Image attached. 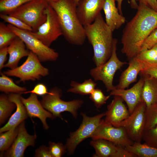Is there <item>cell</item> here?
Returning a JSON list of instances; mask_svg holds the SVG:
<instances>
[{"label":"cell","mask_w":157,"mask_h":157,"mask_svg":"<svg viewBox=\"0 0 157 157\" xmlns=\"http://www.w3.org/2000/svg\"><path fill=\"white\" fill-rule=\"evenodd\" d=\"M117 40L114 39L111 55L109 60L103 64L91 69L90 74L95 81H102L104 84L107 92L111 91L116 88L113 84L115 74L124 65L127 64L118 58L117 53Z\"/></svg>","instance_id":"cell-7"},{"label":"cell","mask_w":157,"mask_h":157,"mask_svg":"<svg viewBox=\"0 0 157 157\" xmlns=\"http://www.w3.org/2000/svg\"><path fill=\"white\" fill-rule=\"evenodd\" d=\"M0 17L4 22L9 23V24L19 29L30 31H33L32 29L30 26L16 17L0 13Z\"/></svg>","instance_id":"cell-33"},{"label":"cell","mask_w":157,"mask_h":157,"mask_svg":"<svg viewBox=\"0 0 157 157\" xmlns=\"http://www.w3.org/2000/svg\"><path fill=\"white\" fill-rule=\"evenodd\" d=\"M8 54V47L0 49V70L4 67L5 63L7 60V56Z\"/></svg>","instance_id":"cell-42"},{"label":"cell","mask_w":157,"mask_h":157,"mask_svg":"<svg viewBox=\"0 0 157 157\" xmlns=\"http://www.w3.org/2000/svg\"><path fill=\"white\" fill-rule=\"evenodd\" d=\"M143 63L144 68L140 72V74L157 78V63Z\"/></svg>","instance_id":"cell-37"},{"label":"cell","mask_w":157,"mask_h":157,"mask_svg":"<svg viewBox=\"0 0 157 157\" xmlns=\"http://www.w3.org/2000/svg\"><path fill=\"white\" fill-rule=\"evenodd\" d=\"M37 135H30L27 132L24 121L18 126L17 135L10 147L1 154L0 156L7 157H23L27 147H33L35 144Z\"/></svg>","instance_id":"cell-13"},{"label":"cell","mask_w":157,"mask_h":157,"mask_svg":"<svg viewBox=\"0 0 157 157\" xmlns=\"http://www.w3.org/2000/svg\"><path fill=\"white\" fill-rule=\"evenodd\" d=\"M48 4L45 0H33L7 15L20 19L35 32L46 20Z\"/></svg>","instance_id":"cell-4"},{"label":"cell","mask_w":157,"mask_h":157,"mask_svg":"<svg viewBox=\"0 0 157 157\" xmlns=\"http://www.w3.org/2000/svg\"><path fill=\"white\" fill-rule=\"evenodd\" d=\"M17 35L4 23L0 22V49L8 47Z\"/></svg>","instance_id":"cell-29"},{"label":"cell","mask_w":157,"mask_h":157,"mask_svg":"<svg viewBox=\"0 0 157 157\" xmlns=\"http://www.w3.org/2000/svg\"><path fill=\"white\" fill-rule=\"evenodd\" d=\"M7 25L24 41L27 48L35 53L41 62L53 61L57 60L58 53L44 45L31 31L19 29L10 24Z\"/></svg>","instance_id":"cell-8"},{"label":"cell","mask_w":157,"mask_h":157,"mask_svg":"<svg viewBox=\"0 0 157 157\" xmlns=\"http://www.w3.org/2000/svg\"><path fill=\"white\" fill-rule=\"evenodd\" d=\"M152 48L155 50L157 53V43Z\"/></svg>","instance_id":"cell-45"},{"label":"cell","mask_w":157,"mask_h":157,"mask_svg":"<svg viewBox=\"0 0 157 157\" xmlns=\"http://www.w3.org/2000/svg\"><path fill=\"white\" fill-rule=\"evenodd\" d=\"M146 108L145 103L142 100L120 125L125 129L129 137L133 142H141L142 140L146 123Z\"/></svg>","instance_id":"cell-11"},{"label":"cell","mask_w":157,"mask_h":157,"mask_svg":"<svg viewBox=\"0 0 157 157\" xmlns=\"http://www.w3.org/2000/svg\"><path fill=\"white\" fill-rule=\"evenodd\" d=\"M26 47L24 41L17 36L8 47L9 58L4 67L13 69L17 67L20 60L23 57L27 56L30 53V51Z\"/></svg>","instance_id":"cell-20"},{"label":"cell","mask_w":157,"mask_h":157,"mask_svg":"<svg viewBox=\"0 0 157 157\" xmlns=\"http://www.w3.org/2000/svg\"><path fill=\"white\" fill-rule=\"evenodd\" d=\"M90 138L92 140H105L124 147L133 143L124 127L114 126L102 119Z\"/></svg>","instance_id":"cell-12"},{"label":"cell","mask_w":157,"mask_h":157,"mask_svg":"<svg viewBox=\"0 0 157 157\" xmlns=\"http://www.w3.org/2000/svg\"><path fill=\"white\" fill-rule=\"evenodd\" d=\"M49 148L53 157H60L65 153L67 149L65 145L58 142H49Z\"/></svg>","instance_id":"cell-36"},{"label":"cell","mask_w":157,"mask_h":157,"mask_svg":"<svg viewBox=\"0 0 157 157\" xmlns=\"http://www.w3.org/2000/svg\"><path fill=\"white\" fill-rule=\"evenodd\" d=\"M90 98L97 108H99L106 103L110 97L105 95L100 89L95 88L90 94Z\"/></svg>","instance_id":"cell-34"},{"label":"cell","mask_w":157,"mask_h":157,"mask_svg":"<svg viewBox=\"0 0 157 157\" xmlns=\"http://www.w3.org/2000/svg\"><path fill=\"white\" fill-rule=\"evenodd\" d=\"M145 130L151 129L157 125V103L146 108Z\"/></svg>","instance_id":"cell-31"},{"label":"cell","mask_w":157,"mask_h":157,"mask_svg":"<svg viewBox=\"0 0 157 157\" xmlns=\"http://www.w3.org/2000/svg\"><path fill=\"white\" fill-rule=\"evenodd\" d=\"M75 3L77 5L78 2L81 0H73Z\"/></svg>","instance_id":"cell-47"},{"label":"cell","mask_w":157,"mask_h":157,"mask_svg":"<svg viewBox=\"0 0 157 157\" xmlns=\"http://www.w3.org/2000/svg\"><path fill=\"white\" fill-rule=\"evenodd\" d=\"M117 149L113 157H136L134 154L127 151L124 147L117 145Z\"/></svg>","instance_id":"cell-40"},{"label":"cell","mask_w":157,"mask_h":157,"mask_svg":"<svg viewBox=\"0 0 157 157\" xmlns=\"http://www.w3.org/2000/svg\"><path fill=\"white\" fill-rule=\"evenodd\" d=\"M142 140L149 146L157 148V125L151 129L144 130Z\"/></svg>","instance_id":"cell-35"},{"label":"cell","mask_w":157,"mask_h":157,"mask_svg":"<svg viewBox=\"0 0 157 157\" xmlns=\"http://www.w3.org/2000/svg\"><path fill=\"white\" fill-rule=\"evenodd\" d=\"M21 94L11 93L8 95L10 100L16 104V109L6 124L0 128V133L15 129L28 116L26 109L22 101Z\"/></svg>","instance_id":"cell-18"},{"label":"cell","mask_w":157,"mask_h":157,"mask_svg":"<svg viewBox=\"0 0 157 157\" xmlns=\"http://www.w3.org/2000/svg\"><path fill=\"white\" fill-rule=\"evenodd\" d=\"M46 13L47 17L45 21L37 31L31 33L44 45L50 47L53 42L63 35V32L57 15L49 4L46 8Z\"/></svg>","instance_id":"cell-10"},{"label":"cell","mask_w":157,"mask_h":157,"mask_svg":"<svg viewBox=\"0 0 157 157\" xmlns=\"http://www.w3.org/2000/svg\"><path fill=\"white\" fill-rule=\"evenodd\" d=\"M105 0H81L77 6V14L82 24L92 23L103 9Z\"/></svg>","instance_id":"cell-14"},{"label":"cell","mask_w":157,"mask_h":157,"mask_svg":"<svg viewBox=\"0 0 157 157\" xmlns=\"http://www.w3.org/2000/svg\"><path fill=\"white\" fill-rule=\"evenodd\" d=\"M90 145L95 150L94 157H113L117 149L116 144L103 139L92 140Z\"/></svg>","instance_id":"cell-23"},{"label":"cell","mask_w":157,"mask_h":157,"mask_svg":"<svg viewBox=\"0 0 157 157\" xmlns=\"http://www.w3.org/2000/svg\"><path fill=\"white\" fill-rule=\"evenodd\" d=\"M156 43L157 28L152 32L145 40L142 45V51L150 49Z\"/></svg>","instance_id":"cell-38"},{"label":"cell","mask_w":157,"mask_h":157,"mask_svg":"<svg viewBox=\"0 0 157 157\" xmlns=\"http://www.w3.org/2000/svg\"><path fill=\"white\" fill-rule=\"evenodd\" d=\"M123 0H115L117 3V8L118 9L119 13L122 15V2ZM130 3L132 8L135 9H137L138 6L136 0H130Z\"/></svg>","instance_id":"cell-44"},{"label":"cell","mask_w":157,"mask_h":157,"mask_svg":"<svg viewBox=\"0 0 157 157\" xmlns=\"http://www.w3.org/2000/svg\"><path fill=\"white\" fill-rule=\"evenodd\" d=\"M56 12L63 32L69 43L82 45L86 38L84 26L78 17L77 5L73 0H58L48 3Z\"/></svg>","instance_id":"cell-2"},{"label":"cell","mask_w":157,"mask_h":157,"mask_svg":"<svg viewBox=\"0 0 157 157\" xmlns=\"http://www.w3.org/2000/svg\"><path fill=\"white\" fill-rule=\"evenodd\" d=\"M124 101L121 97L114 96L113 99L107 106L104 120L105 122L114 126L120 127L121 123L130 115Z\"/></svg>","instance_id":"cell-15"},{"label":"cell","mask_w":157,"mask_h":157,"mask_svg":"<svg viewBox=\"0 0 157 157\" xmlns=\"http://www.w3.org/2000/svg\"><path fill=\"white\" fill-rule=\"evenodd\" d=\"M18 126L15 129L0 133V151L1 154L11 146L18 133Z\"/></svg>","instance_id":"cell-28"},{"label":"cell","mask_w":157,"mask_h":157,"mask_svg":"<svg viewBox=\"0 0 157 157\" xmlns=\"http://www.w3.org/2000/svg\"><path fill=\"white\" fill-rule=\"evenodd\" d=\"M49 94L42 96L40 101L43 107L52 115L53 119L56 117L62 118L61 113L67 111L76 118L77 110L81 106L83 101L76 99L66 101L62 100V90L54 87L51 89Z\"/></svg>","instance_id":"cell-5"},{"label":"cell","mask_w":157,"mask_h":157,"mask_svg":"<svg viewBox=\"0 0 157 157\" xmlns=\"http://www.w3.org/2000/svg\"><path fill=\"white\" fill-rule=\"evenodd\" d=\"M16 107V104L9 99L8 95L1 94L0 96V125L3 124L11 115Z\"/></svg>","instance_id":"cell-27"},{"label":"cell","mask_w":157,"mask_h":157,"mask_svg":"<svg viewBox=\"0 0 157 157\" xmlns=\"http://www.w3.org/2000/svg\"><path fill=\"white\" fill-rule=\"evenodd\" d=\"M33 0H0V13L8 14L23 5Z\"/></svg>","instance_id":"cell-30"},{"label":"cell","mask_w":157,"mask_h":157,"mask_svg":"<svg viewBox=\"0 0 157 157\" xmlns=\"http://www.w3.org/2000/svg\"><path fill=\"white\" fill-rule=\"evenodd\" d=\"M0 91L6 94L13 93L22 94L27 91L24 87L20 86L16 84L13 80L3 73H1Z\"/></svg>","instance_id":"cell-25"},{"label":"cell","mask_w":157,"mask_h":157,"mask_svg":"<svg viewBox=\"0 0 157 157\" xmlns=\"http://www.w3.org/2000/svg\"><path fill=\"white\" fill-rule=\"evenodd\" d=\"M84 27L86 38L93 48V60L96 66L101 65L106 62L111 55L114 39L113 32L101 13L92 23Z\"/></svg>","instance_id":"cell-3"},{"label":"cell","mask_w":157,"mask_h":157,"mask_svg":"<svg viewBox=\"0 0 157 157\" xmlns=\"http://www.w3.org/2000/svg\"><path fill=\"white\" fill-rule=\"evenodd\" d=\"M115 0H105L103 8L105 22L112 32L119 28L126 22V19L119 13L116 7Z\"/></svg>","instance_id":"cell-21"},{"label":"cell","mask_w":157,"mask_h":157,"mask_svg":"<svg viewBox=\"0 0 157 157\" xmlns=\"http://www.w3.org/2000/svg\"><path fill=\"white\" fill-rule=\"evenodd\" d=\"M144 68V63L135 57L129 60L128 67L122 73L116 89H125L136 81L138 74Z\"/></svg>","instance_id":"cell-19"},{"label":"cell","mask_w":157,"mask_h":157,"mask_svg":"<svg viewBox=\"0 0 157 157\" xmlns=\"http://www.w3.org/2000/svg\"><path fill=\"white\" fill-rule=\"evenodd\" d=\"M125 148L137 157H157V148L152 147L145 143L134 142L132 144L128 145Z\"/></svg>","instance_id":"cell-24"},{"label":"cell","mask_w":157,"mask_h":157,"mask_svg":"<svg viewBox=\"0 0 157 157\" xmlns=\"http://www.w3.org/2000/svg\"><path fill=\"white\" fill-rule=\"evenodd\" d=\"M81 115L83 117L81 124L77 130L70 133L65 145L69 154H73L77 146L83 141L90 138L105 116V113L92 117L82 113Z\"/></svg>","instance_id":"cell-9"},{"label":"cell","mask_w":157,"mask_h":157,"mask_svg":"<svg viewBox=\"0 0 157 157\" xmlns=\"http://www.w3.org/2000/svg\"><path fill=\"white\" fill-rule=\"evenodd\" d=\"M35 157H53L49 147L42 145L37 149L35 153Z\"/></svg>","instance_id":"cell-41"},{"label":"cell","mask_w":157,"mask_h":157,"mask_svg":"<svg viewBox=\"0 0 157 157\" xmlns=\"http://www.w3.org/2000/svg\"><path fill=\"white\" fill-rule=\"evenodd\" d=\"M144 83V78L141 76L138 81L131 88L126 90L116 88L110 92V95L121 97L126 102L130 114L142 101V92Z\"/></svg>","instance_id":"cell-16"},{"label":"cell","mask_w":157,"mask_h":157,"mask_svg":"<svg viewBox=\"0 0 157 157\" xmlns=\"http://www.w3.org/2000/svg\"><path fill=\"white\" fill-rule=\"evenodd\" d=\"M22 101L25 106L28 116L37 117L42 122L43 128L46 130L49 129L46 122L47 118L53 119L52 114L45 109L38 99L36 94L31 93L29 97L25 98L21 97Z\"/></svg>","instance_id":"cell-17"},{"label":"cell","mask_w":157,"mask_h":157,"mask_svg":"<svg viewBox=\"0 0 157 157\" xmlns=\"http://www.w3.org/2000/svg\"><path fill=\"white\" fill-rule=\"evenodd\" d=\"M97 85V83L91 79L85 80L82 83L72 81L70 84L71 87L67 90V92L82 95L90 94L95 88Z\"/></svg>","instance_id":"cell-26"},{"label":"cell","mask_w":157,"mask_h":157,"mask_svg":"<svg viewBox=\"0 0 157 157\" xmlns=\"http://www.w3.org/2000/svg\"><path fill=\"white\" fill-rule=\"evenodd\" d=\"M144 78L142 99L146 107L157 103V78L140 74Z\"/></svg>","instance_id":"cell-22"},{"label":"cell","mask_w":157,"mask_h":157,"mask_svg":"<svg viewBox=\"0 0 157 157\" xmlns=\"http://www.w3.org/2000/svg\"><path fill=\"white\" fill-rule=\"evenodd\" d=\"M135 57L144 63H157V53L152 48L142 51Z\"/></svg>","instance_id":"cell-32"},{"label":"cell","mask_w":157,"mask_h":157,"mask_svg":"<svg viewBox=\"0 0 157 157\" xmlns=\"http://www.w3.org/2000/svg\"><path fill=\"white\" fill-rule=\"evenodd\" d=\"M45 0L47 1L48 3H49L50 2H56V1H58V0Z\"/></svg>","instance_id":"cell-46"},{"label":"cell","mask_w":157,"mask_h":157,"mask_svg":"<svg viewBox=\"0 0 157 157\" xmlns=\"http://www.w3.org/2000/svg\"><path fill=\"white\" fill-rule=\"evenodd\" d=\"M137 12L126 24L121 38L122 52L129 60L142 51L145 40L157 28V12L139 3Z\"/></svg>","instance_id":"cell-1"},{"label":"cell","mask_w":157,"mask_h":157,"mask_svg":"<svg viewBox=\"0 0 157 157\" xmlns=\"http://www.w3.org/2000/svg\"><path fill=\"white\" fill-rule=\"evenodd\" d=\"M157 12V0H136Z\"/></svg>","instance_id":"cell-43"},{"label":"cell","mask_w":157,"mask_h":157,"mask_svg":"<svg viewBox=\"0 0 157 157\" xmlns=\"http://www.w3.org/2000/svg\"><path fill=\"white\" fill-rule=\"evenodd\" d=\"M28 93H34L37 95L42 96L49 94V92H48L47 87L44 84L39 83L36 85L32 90L26 91L22 93V94Z\"/></svg>","instance_id":"cell-39"},{"label":"cell","mask_w":157,"mask_h":157,"mask_svg":"<svg viewBox=\"0 0 157 157\" xmlns=\"http://www.w3.org/2000/svg\"><path fill=\"white\" fill-rule=\"evenodd\" d=\"M24 62L20 66L13 69H8L3 73L8 76L19 78V82L35 81L49 74V70L43 66L37 56L30 51Z\"/></svg>","instance_id":"cell-6"}]
</instances>
